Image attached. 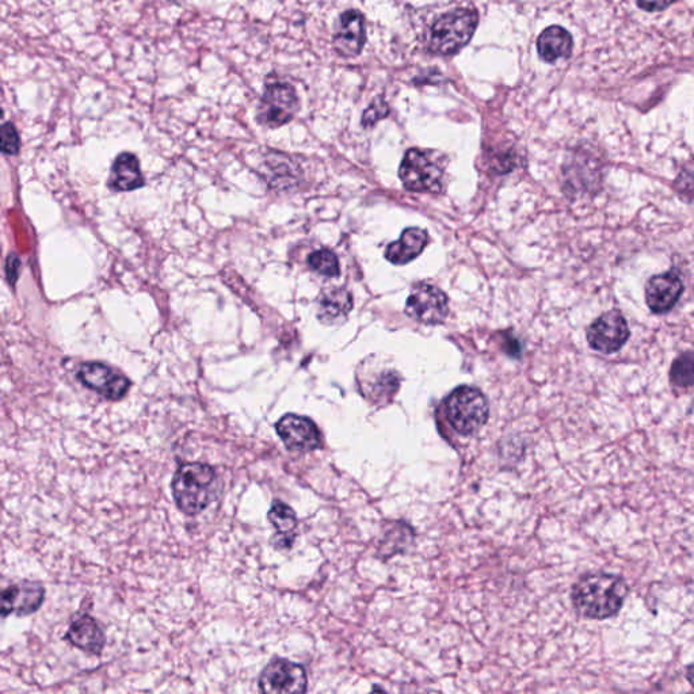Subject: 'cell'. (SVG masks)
Returning <instances> with one entry per match:
<instances>
[{"label":"cell","mask_w":694,"mask_h":694,"mask_svg":"<svg viewBox=\"0 0 694 694\" xmlns=\"http://www.w3.org/2000/svg\"><path fill=\"white\" fill-rule=\"evenodd\" d=\"M628 585L615 574H587L573 587L571 600L579 615L586 619L605 620L616 616L628 597Z\"/></svg>","instance_id":"cell-1"},{"label":"cell","mask_w":694,"mask_h":694,"mask_svg":"<svg viewBox=\"0 0 694 694\" xmlns=\"http://www.w3.org/2000/svg\"><path fill=\"white\" fill-rule=\"evenodd\" d=\"M171 488L175 505L186 516L204 512L221 490L215 469L204 463L182 464L175 472Z\"/></svg>","instance_id":"cell-2"},{"label":"cell","mask_w":694,"mask_h":694,"mask_svg":"<svg viewBox=\"0 0 694 694\" xmlns=\"http://www.w3.org/2000/svg\"><path fill=\"white\" fill-rule=\"evenodd\" d=\"M478 25L476 10L460 9L442 14L430 29L427 51L440 56L456 55L467 47Z\"/></svg>","instance_id":"cell-3"},{"label":"cell","mask_w":694,"mask_h":694,"mask_svg":"<svg viewBox=\"0 0 694 694\" xmlns=\"http://www.w3.org/2000/svg\"><path fill=\"white\" fill-rule=\"evenodd\" d=\"M399 177L411 192L440 194L444 192L445 165L436 152L413 148L404 155Z\"/></svg>","instance_id":"cell-4"},{"label":"cell","mask_w":694,"mask_h":694,"mask_svg":"<svg viewBox=\"0 0 694 694\" xmlns=\"http://www.w3.org/2000/svg\"><path fill=\"white\" fill-rule=\"evenodd\" d=\"M445 413L457 433L471 436L486 425L490 407L478 388L464 385L456 388L445 400Z\"/></svg>","instance_id":"cell-5"},{"label":"cell","mask_w":694,"mask_h":694,"mask_svg":"<svg viewBox=\"0 0 694 694\" xmlns=\"http://www.w3.org/2000/svg\"><path fill=\"white\" fill-rule=\"evenodd\" d=\"M300 109V99L295 87L281 80L265 85L259 98L255 120L262 127L277 129L289 124Z\"/></svg>","instance_id":"cell-6"},{"label":"cell","mask_w":694,"mask_h":694,"mask_svg":"<svg viewBox=\"0 0 694 694\" xmlns=\"http://www.w3.org/2000/svg\"><path fill=\"white\" fill-rule=\"evenodd\" d=\"M587 342L591 349L602 354H615L623 349L631 333L627 320L620 311L612 310L594 320L587 330Z\"/></svg>","instance_id":"cell-7"},{"label":"cell","mask_w":694,"mask_h":694,"mask_svg":"<svg viewBox=\"0 0 694 694\" xmlns=\"http://www.w3.org/2000/svg\"><path fill=\"white\" fill-rule=\"evenodd\" d=\"M76 376L89 390L113 402L124 398L131 388V381L127 377L104 362H83Z\"/></svg>","instance_id":"cell-8"},{"label":"cell","mask_w":694,"mask_h":694,"mask_svg":"<svg viewBox=\"0 0 694 694\" xmlns=\"http://www.w3.org/2000/svg\"><path fill=\"white\" fill-rule=\"evenodd\" d=\"M307 684V674L303 666L287 659H274L263 669L259 677V689L263 693H304L307 692Z\"/></svg>","instance_id":"cell-9"},{"label":"cell","mask_w":694,"mask_h":694,"mask_svg":"<svg viewBox=\"0 0 694 694\" xmlns=\"http://www.w3.org/2000/svg\"><path fill=\"white\" fill-rule=\"evenodd\" d=\"M448 312V297L433 285H417L407 299L406 314L421 323L440 324Z\"/></svg>","instance_id":"cell-10"},{"label":"cell","mask_w":694,"mask_h":694,"mask_svg":"<svg viewBox=\"0 0 694 694\" xmlns=\"http://www.w3.org/2000/svg\"><path fill=\"white\" fill-rule=\"evenodd\" d=\"M276 430L289 451L307 453L320 446L318 426L310 418L296 414L284 415L277 422Z\"/></svg>","instance_id":"cell-11"},{"label":"cell","mask_w":694,"mask_h":694,"mask_svg":"<svg viewBox=\"0 0 694 694\" xmlns=\"http://www.w3.org/2000/svg\"><path fill=\"white\" fill-rule=\"evenodd\" d=\"M646 303L652 314H667L684 293V284L674 270L651 277L646 284Z\"/></svg>","instance_id":"cell-12"},{"label":"cell","mask_w":694,"mask_h":694,"mask_svg":"<svg viewBox=\"0 0 694 694\" xmlns=\"http://www.w3.org/2000/svg\"><path fill=\"white\" fill-rule=\"evenodd\" d=\"M45 600V589L40 583L21 582L10 585L2 593V617L14 613L19 617L29 616L41 608Z\"/></svg>","instance_id":"cell-13"},{"label":"cell","mask_w":694,"mask_h":694,"mask_svg":"<svg viewBox=\"0 0 694 694\" xmlns=\"http://www.w3.org/2000/svg\"><path fill=\"white\" fill-rule=\"evenodd\" d=\"M366 41L365 18L358 10H347L338 19L334 34V48L338 55L356 57Z\"/></svg>","instance_id":"cell-14"},{"label":"cell","mask_w":694,"mask_h":694,"mask_svg":"<svg viewBox=\"0 0 694 694\" xmlns=\"http://www.w3.org/2000/svg\"><path fill=\"white\" fill-rule=\"evenodd\" d=\"M144 183L146 181L141 174L137 156L131 152H122L118 155L110 171L109 188L114 192H133L143 188Z\"/></svg>","instance_id":"cell-15"},{"label":"cell","mask_w":694,"mask_h":694,"mask_svg":"<svg viewBox=\"0 0 694 694\" xmlns=\"http://www.w3.org/2000/svg\"><path fill=\"white\" fill-rule=\"evenodd\" d=\"M66 640L89 654L99 655L104 650L106 638L101 625L90 616H83L71 624Z\"/></svg>","instance_id":"cell-16"},{"label":"cell","mask_w":694,"mask_h":694,"mask_svg":"<svg viewBox=\"0 0 694 694\" xmlns=\"http://www.w3.org/2000/svg\"><path fill=\"white\" fill-rule=\"evenodd\" d=\"M573 36L562 26H549L537 38V51L545 63L567 59L573 53Z\"/></svg>","instance_id":"cell-17"},{"label":"cell","mask_w":694,"mask_h":694,"mask_svg":"<svg viewBox=\"0 0 694 694\" xmlns=\"http://www.w3.org/2000/svg\"><path fill=\"white\" fill-rule=\"evenodd\" d=\"M427 242H429V236L425 230L407 228L403 231L402 238L398 242L388 246L385 257L395 265H406L422 254V251L426 249Z\"/></svg>","instance_id":"cell-18"},{"label":"cell","mask_w":694,"mask_h":694,"mask_svg":"<svg viewBox=\"0 0 694 694\" xmlns=\"http://www.w3.org/2000/svg\"><path fill=\"white\" fill-rule=\"evenodd\" d=\"M352 310L353 297L346 289H327L319 297L318 318L324 324L345 322Z\"/></svg>","instance_id":"cell-19"},{"label":"cell","mask_w":694,"mask_h":694,"mask_svg":"<svg viewBox=\"0 0 694 694\" xmlns=\"http://www.w3.org/2000/svg\"><path fill=\"white\" fill-rule=\"evenodd\" d=\"M670 384L680 390L694 387V353L680 354L670 368Z\"/></svg>","instance_id":"cell-20"},{"label":"cell","mask_w":694,"mask_h":694,"mask_svg":"<svg viewBox=\"0 0 694 694\" xmlns=\"http://www.w3.org/2000/svg\"><path fill=\"white\" fill-rule=\"evenodd\" d=\"M268 518L270 524L277 529L280 535H293L297 526V516L287 503L274 501L270 507Z\"/></svg>","instance_id":"cell-21"},{"label":"cell","mask_w":694,"mask_h":694,"mask_svg":"<svg viewBox=\"0 0 694 694\" xmlns=\"http://www.w3.org/2000/svg\"><path fill=\"white\" fill-rule=\"evenodd\" d=\"M308 266H310L314 272L326 277H337L339 273H341L337 255L331 253L330 250L314 251V253L308 257Z\"/></svg>","instance_id":"cell-22"},{"label":"cell","mask_w":694,"mask_h":694,"mask_svg":"<svg viewBox=\"0 0 694 694\" xmlns=\"http://www.w3.org/2000/svg\"><path fill=\"white\" fill-rule=\"evenodd\" d=\"M0 148L5 155H17L21 148V139H19L17 128L13 122H5L0 129Z\"/></svg>","instance_id":"cell-23"},{"label":"cell","mask_w":694,"mask_h":694,"mask_svg":"<svg viewBox=\"0 0 694 694\" xmlns=\"http://www.w3.org/2000/svg\"><path fill=\"white\" fill-rule=\"evenodd\" d=\"M673 188L680 194L684 200L688 202L694 201V174L689 171L682 170L676 181L673 183Z\"/></svg>","instance_id":"cell-24"},{"label":"cell","mask_w":694,"mask_h":694,"mask_svg":"<svg viewBox=\"0 0 694 694\" xmlns=\"http://www.w3.org/2000/svg\"><path fill=\"white\" fill-rule=\"evenodd\" d=\"M390 113V108L383 101L376 102V104L371 105V108L366 110L364 116H362V125L364 127H372L381 118L387 117Z\"/></svg>","instance_id":"cell-25"},{"label":"cell","mask_w":694,"mask_h":694,"mask_svg":"<svg viewBox=\"0 0 694 694\" xmlns=\"http://www.w3.org/2000/svg\"><path fill=\"white\" fill-rule=\"evenodd\" d=\"M677 0H638V6L644 11H663Z\"/></svg>","instance_id":"cell-26"},{"label":"cell","mask_w":694,"mask_h":694,"mask_svg":"<svg viewBox=\"0 0 694 694\" xmlns=\"http://www.w3.org/2000/svg\"><path fill=\"white\" fill-rule=\"evenodd\" d=\"M19 268H21V261H19L17 255L11 254L7 258L6 265L7 280H9L10 284H15V281H17Z\"/></svg>","instance_id":"cell-27"},{"label":"cell","mask_w":694,"mask_h":694,"mask_svg":"<svg viewBox=\"0 0 694 694\" xmlns=\"http://www.w3.org/2000/svg\"><path fill=\"white\" fill-rule=\"evenodd\" d=\"M686 680L689 681V684L692 685V688L694 689V663L693 665L688 666V669H686Z\"/></svg>","instance_id":"cell-28"}]
</instances>
